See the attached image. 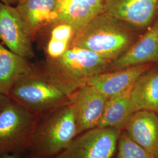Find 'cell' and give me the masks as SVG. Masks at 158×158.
<instances>
[{
    "label": "cell",
    "mask_w": 158,
    "mask_h": 158,
    "mask_svg": "<svg viewBox=\"0 0 158 158\" xmlns=\"http://www.w3.org/2000/svg\"><path fill=\"white\" fill-rule=\"evenodd\" d=\"M110 62L93 52L70 45L62 56L40 66L46 79L69 97L106 72Z\"/></svg>",
    "instance_id": "cell-1"
},
{
    "label": "cell",
    "mask_w": 158,
    "mask_h": 158,
    "mask_svg": "<svg viewBox=\"0 0 158 158\" xmlns=\"http://www.w3.org/2000/svg\"><path fill=\"white\" fill-rule=\"evenodd\" d=\"M135 29L105 12L76 34L70 45L93 52L112 62L138 40Z\"/></svg>",
    "instance_id": "cell-2"
},
{
    "label": "cell",
    "mask_w": 158,
    "mask_h": 158,
    "mask_svg": "<svg viewBox=\"0 0 158 158\" xmlns=\"http://www.w3.org/2000/svg\"><path fill=\"white\" fill-rule=\"evenodd\" d=\"M77 135L73 111L70 103L38 118L27 153L35 158H52Z\"/></svg>",
    "instance_id": "cell-3"
},
{
    "label": "cell",
    "mask_w": 158,
    "mask_h": 158,
    "mask_svg": "<svg viewBox=\"0 0 158 158\" xmlns=\"http://www.w3.org/2000/svg\"><path fill=\"white\" fill-rule=\"evenodd\" d=\"M8 97L38 118L69 102V97L46 79L39 64L14 85Z\"/></svg>",
    "instance_id": "cell-4"
},
{
    "label": "cell",
    "mask_w": 158,
    "mask_h": 158,
    "mask_svg": "<svg viewBox=\"0 0 158 158\" xmlns=\"http://www.w3.org/2000/svg\"><path fill=\"white\" fill-rule=\"evenodd\" d=\"M37 121L38 118L10 98L0 111V155L27 152Z\"/></svg>",
    "instance_id": "cell-5"
},
{
    "label": "cell",
    "mask_w": 158,
    "mask_h": 158,
    "mask_svg": "<svg viewBox=\"0 0 158 158\" xmlns=\"http://www.w3.org/2000/svg\"><path fill=\"white\" fill-rule=\"evenodd\" d=\"M120 130L95 128L76 136L52 158H112L117 148Z\"/></svg>",
    "instance_id": "cell-6"
},
{
    "label": "cell",
    "mask_w": 158,
    "mask_h": 158,
    "mask_svg": "<svg viewBox=\"0 0 158 158\" xmlns=\"http://www.w3.org/2000/svg\"><path fill=\"white\" fill-rule=\"evenodd\" d=\"M0 42L29 60L35 57L34 40L17 7L0 2Z\"/></svg>",
    "instance_id": "cell-7"
},
{
    "label": "cell",
    "mask_w": 158,
    "mask_h": 158,
    "mask_svg": "<svg viewBox=\"0 0 158 158\" xmlns=\"http://www.w3.org/2000/svg\"><path fill=\"white\" fill-rule=\"evenodd\" d=\"M77 126V135L97 127L107 98L87 85L69 96Z\"/></svg>",
    "instance_id": "cell-8"
},
{
    "label": "cell",
    "mask_w": 158,
    "mask_h": 158,
    "mask_svg": "<svg viewBox=\"0 0 158 158\" xmlns=\"http://www.w3.org/2000/svg\"><path fill=\"white\" fill-rule=\"evenodd\" d=\"M104 12L136 30H147L158 13V0H104Z\"/></svg>",
    "instance_id": "cell-9"
},
{
    "label": "cell",
    "mask_w": 158,
    "mask_h": 158,
    "mask_svg": "<svg viewBox=\"0 0 158 158\" xmlns=\"http://www.w3.org/2000/svg\"><path fill=\"white\" fill-rule=\"evenodd\" d=\"M158 62V19L130 48L111 62L106 72Z\"/></svg>",
    "instance_id": "cell-10"
},
{
    "label": "cell",
    "mask_w": 158,
    "mask_h": 158,
    "mask_svg": "<svg viewBox=\"0 0 158 158\" xmlns=\"http://www.w3.org/2000/svg\"><path fill=\"white\" fill-rule=\"evenodd\" d=\"M152 66V64H146L105 72L91 79L88 85L107 99L130 95L136 80Z\"/></svg>",
    "instance_id": "cell-11"
},
{
    "label": "cell",
    "mask_w": 158,
    "mask_h": 158,
    "mask_svg": "<svg viewBox=\"0 0 158 158\" xmlns=\"http://www.w3.org/2000/svg\"><path fill=\"white\" fill-rule=\"evenodd\" d=\"M56 11L57 21L70 24L76 35L104 12V0H57Z\"/></svg>",
    "instance_id": "cell-12"
},
{
    "label": "cell",
    "mask_w": 158,
    "mask_h": 158,
    "mask_svg": "<svg viewBox=\"0 0 158 158\" xmlns=\"http://www.w3.org/2000/svg\"><path fill=\"white\" fill-rule=\"evenodd\" d=\"M130 138L158 158V114L151 111H136L124 130Z\"/></svg>",
    "instance_id": "cell-13"
},
{
    "label": "cell",
    "mask_w": 158,
    "mask_h": 158,
    "mask_svg": "<svg viewBox=\"0 0 158 158\" xmlns=\"http://www.w3.org/2000/svg\"><path fill=\"white\" fill-rule=\"evenodd\" d=\"M16 7L34 42L44 29L57 21V0H21Z\"/></svg>",
    "instance_id": "cell-14"
},
{
    "label": "cell",
    "mask_w": 158,
    "mask_h": 158,
    "mask_svg": "<svg viewBox=\"0 0 158 158\" xmlns=\"http://www.w3.org/2000/svg\"><path fill=\"white\" fill-rule=\"evenodd\" d=\"M36 64L6 48L0 42V93L7 96L14 85L31 73Z\"/></svg>",
    "instance_id": "cell-15"
},
{
    "label": "cell",
    "mask_w": 158,
    "mask_h": 158,
    "mask_svg": "<svg viewBox=\"0 0 158 158\" xmlns=\"http://www.w3.org/2000/svg\"><path fill=\"white\" fill-rule=\"evenodd\" d=\"M137 111L148 110L158 114V67L149 68L138 77L130 93Z\"/></svg>",
    "instance_id": "cell-16"
},
{
    "label": "cell",
    "mask_w": 158,
    "mask_h": 158,
    "mask_svg": "<svg viewBox=\"0 0 158 158\" xmlns=\"http://www.w3.org/2000/svg\"><path fill=\"white\" fill-rule=\"evenodd\" d=\"M136 111L130 95L109 98L96 128L124 131Z\"/></svg>",
    "instance_id": "cell-17"
},
{
    "label": "cell",
    "mask_w": 158,
    "mask_h": 158,
    "mask_svg": "<svg viewBox=\"0 0 158 158\" xmlns=\"http://www.w3.org/2000/svg\"><path fill=\"white\" fill-rule=\"evenodd\" d=\"M45 29L49 31L44 46L46 60L56 59L62 56L70 47L75 36L74 29L68 23L60 21L51 24Z\"/></svg>",
    "instance_id": "cell-18"
},
{
    "label": "cell",
    "mask_w": 158,
    "mask_h": 158,
    "mask_svg": "<svg viewBox=\"0 0 158 158\" xmlns=\"http://www.w3.org/2000/svg\"><path fill=\"white\" fill-rule=\"evenodd\" d=\"M117 149V158H154L151 153L133 141L124 131L120 133Z\"/></svg>",
    "instance_id": "cell-19"
},
{
    "label": "cell",
    "mask_w": 158,
    "mask_h": 158,
    "mask_svg": "<svg viewBox=\"0 0 158 158\" xmlns=\"http://www.w3.org/2000/svg\"><path fill=\"white\" fill-rule=\"evenodd\" d=\"M25 153H10L1 155L0 158H24Z\"/></svg>",
    "instance_id": "cell-20"
},
{
    "label": "cell",
    "mask_w": 158,
    "mask_h": 158,
    "mask_svg": "<svg viewBox=\"0 0 158 158\" xmlns=\"http://www.w3.org/2000/svg\"><path fill=\"white\" fill-rule=\"evenodd\" d=\"M9 99L10 98L0 93V111L5 107Z\"/></svg>",
    "instance_id": "cell-21"
},
{
    "label": "cell",
    "mask_w": 158,
    "mask_h": 158,
    "mask_svg": "<svg viewBox=\"0 0 158 158\" xmlns=\"http://www.w3.org/2000/svg\"><path fill=\"white\" fill-rule=\"evenodd\" d=\"M21 0H0V2H3L6 4L7 5H10V6H12V5H16Z\"/></svg>",
    "instance_id": "cell-22"
},
{
    "label": "cell",
    "mask_w": 158,
    "mask_h": 158,
    "mask_svg": "<svg viewBox=\"0 0 158 158\" xmlns=\"http://www.w3.org/2000/svg\"><path fill=\"white\" fill-rule=\"evenodd\" d=\"M24 158H35L33 157V156H31L30 155H29L28 153H26V154H25V156H24Z\"/></svg>",
    "instance_id": "cell-23"
}]
</instances>
